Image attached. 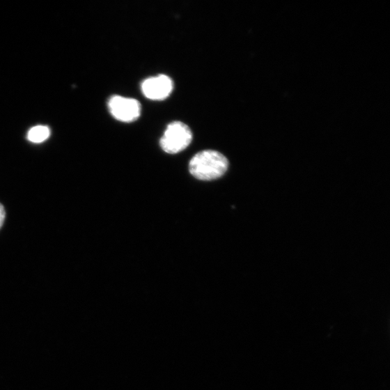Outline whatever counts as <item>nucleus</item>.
Wrapping results in <instances>:
<instances>
[{
	"instance_id": "20e7f679",
	"label": "nucleus",
	"mask_w": 390,
	"mask_h": 390,
	"mask_svg": "<svg viewBox=\"0 0 390 390\" xmlns=\"http://www.w3.org/2000/svg\"><path fill=\"white\" fill-rule=\"evenodd\" d=\"M173 83L171 78L165 75L151 77L145 80L141 86L143 95L150 100H164L171 93Z\"/></svg>"
},
{
	"instance_id": "423d86ee",
	"label": "nucleus",
	"mask_w": 390,
	"mask_h": 390,
	"mask_svg": "<svg viewBox=\"0 0 390 390\" xmlns=\"http://www.w3.org/2000/svg\"><path fill=\"white\" fill-rule=\"evenodd\" d=\"M5 219H6V211L3 205L1 203H0V228H1V227L3 226Z\"/></svg>"
},
{
	"instance_id": "7ed1b4c3",
	"label": "nucleus",
	"mask_w": 390,
	"mask_h": 390,
	"mask_svg": "<svg viewBox=\"0 0 390 390\" xmlns=\"http://www.w3.org/2000/svg\"><path fill=\"white\" fill-rule=\"evenodd\" d=\"M108 107L114 118L123 123H132L138 120L141 114V105L139 101L121 95L111 96Z\"/></svg>"
},
{
	"instance_id": "f03ea898",
	"label": "nucleus",
	"mask_w": 390,
	"mask_h": 390,
	"mask_svg": "<svg viewBox=\"0 0 390 390\" xmlns=\"http://www.w3.org/2000/svg\"><path fill=\"white\" fill-rule=\"evenodd\" d=\"M192 141V132L183 123L173 122L167 128L161 139L160 145L169 154L178 153L186 149Z\"/></svg>"
},
{
	"instance_id": "f257e3e1",
	"label": "nucleus",
	"mask_w": 390,
	"mask_h": 390,
	"mask_svg": "<svg viewBox=\"0 0 390 390\" xmlns=\"http://www.w3.org/2000/svg\"><path fill=\"white\" fill-rule=\"evenodd\" d=\"M228 161L222 153L212 150L199 152L193 156L189 164L194 178L211 181L222 177L228 168Z\"/></svg>"
},
{
	"instance_id": "39448f33",
	"label": "nucleus",
	"mask_w": 390,
	"mask_h": 390,
	"mask_svg": "<svg viewBox=\"0 0 390 390\" xmlns=\"http://www.w3.org/2000/svg\"><path fill=\"white\" fill-rule=\"evenodd\" d=\"M51 134L50 129L47 126L38 125L32 127L28 132L27 139L34 143H41L47 141Z\"/></svg>"
}]
</instances>
